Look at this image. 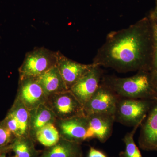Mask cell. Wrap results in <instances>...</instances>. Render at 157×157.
Segmentation results:
<instances>
[{"instance_id":"8","label":"cell","mask_w":157,"mask_h":157,"mask_svg":"<svg viewBox=\"0 0 157 157\" xmlns=\"http://www.w3.org/2000/svg\"><path fill=\"white\" fill-rule=\"evenodd\" d=\"M17 98L29 110L45 104L47 99L36 77L19 78Z\"/></svg>"},{"instance_id":"14","label":"cell","mask_w":157,"mask_h":157,"mask_svg":"<svg viewBox=\"0 0 157 157\" xmlns=\"http://www.w3.org/2000/svg\"><path fill=\"white\" fill-rule=\"evenodd\" d=\"M80 143L61 138L53 146L48 147L38 157H82Z\"/></svg>"},{"instance_id":"16","label":"cell","mask_w":157,"mask_h":157,"mask_svg":"<svg viewBox=\"0 0 157 157\" xmlns=\"http://www.w3.org/2000/svg\"><path fill=\"white\" fill-rule=\"evenodd\" d=\"M9 111L13 114L18 123L20 137L30 136L29 110L24 104L18 98H16Z\"/></svg>"},{"instance_id":"17","label":"cell","mask_w":157,"mask_h":157,"mask_svg":"<svg viewBox=\"0 0 157 157\" xmlns=\"http://www.w3.org/2000/svg\"><path fill=\"white\" fill-rule=\"evenodd\" d=\"M33 140L30 136L15 137L11 145L15 157H38L39 152L35 148Z\"/></svg>"},{"instance_id":"15","label":"cell","mask_w":157,"mask_h":157,"mask_svg":"<svg viewBox=\"0 0 157 157\" xmlns=\"http://www.w3.org/2000/svg\"><path fill=\"white\" fill-rule=\"evenodd\" d=\"M29 113L30 136L33 139L37 131L48 124H55L57 120L54 113L45 104L29 110Z\"/></svg>"},{"instance_id":"22","label":"cell","mask_w":157,"mask_h":157,"mask_svg":"<svg viewBox=\"0 0 157 157\" xmlns=\"http://www.w3.org/2000/svg\"><path fill=\"white\" fill-rule=\"evenodd\" d=\"M3 121L15 137H20L19 125L16 119L10 111Z\"/></svg>"},{"instance_id":"5","label":"cell","mask_w":157,"mask_h":157,"mask_svg":"<svg viewBox=\"0 0 157 157\" xmlns=\"http://www.w3.org/2000/svg\"><path fill=\"white\" fill-rule=\"evenodd\" d=\"M45 104L54 113L57 119L86 116L83 105L70 90L49 96Z\"/></svg>"},{"instance_id":"19","label":"cell","mask_w":157,"mask_h":157,"mask_svg":"<svg viewBox=\"0 0 157 157\" xmlns=\"http://www.w3.org/2000/svg\"><path fill=\"white\" fill-rule=\"evenodd\" d=\"M143 121L137 124L130 132L127 133L124 137L123 141L125 144V150L120 154V157H142L139 149L134 141V135L138 127Z\"/></svg>"},{"instance_id":"10","label":"cell","mask_w":157,"mask_h":157,"mask_svg":"<svg viewBox=\"0 0 157 157\" xmlns=\"http://www.w3.org/2000/svg\"><path fill=\"white\" fill-rule=\"evenodd\" d=\"M88 127L85 140L97 138L102 143L109 139L112 134L115 121L114 115L94 114L87 116Z\"/></svg>"},{"instance_id":"23","label":"cell","mask_w":157,"mask_h":157,"mask_svg":"<svg viewBox=\"0 0 157 157\" xmlns=\"http://www.w3.org/2000/svg\"><path fill=\"white\" fill-rule=\"evenodd\" d=\"M88 157H107L103 152L94 148L90 147L89 151Z\"/></svg>"},{"instance_id":"21","label":"cell","mask_w":157,"mask_h":157,"mask_svg":"<svg viewBox=\"0 0 157 157\" xmlns=\"http://www.w3.org/2000/svg\"><path fill=\"white\" fill-rule=\"evenodd\" d=\"M15 136L6 126L4 121L0 122V147L7 145L13 141Z\"/></svg>"},{"instance_id":"12","label":"cell","mask_w":157,"mask_h":157,"mask_svg":"<svg viewBox=\"0 0 157 157\" xmlns=\"http://www.w3.org/2000/svg\"><path fill=\"white\" fill-rule=\"evenodd\" d=\"M155 101L140 131L139 145L145 150L157 149V99Z\"/></svg>"},{"instance_id":"2","label":"cell","mask_w":157,"mask_h":157,"mask_svg":"<svg viewBox=\"0 0 157 157\" xmlns=\"http://www.w3.org/2000/svg\"><path fill=\"white\" fill-rule=\"evenodd\" d=\"M119 97L131 99H157L148 71L141 70L131 77L103 76L101 81Z\"/></svg>"},{"instance_id":"1","label":"cell","mask_w":157,"mask_h":157,"mask_svg":"<svg viewBox=\"0 0 157 157\" xmlns=\"http://www.w3.org/2000/svg\"><path fill=\"white\" fill-rule=\"evenodd\" d=\"M154 46L152 22L144 18L127 28L110 32L92 63L119 73L148 71Z\"/></svg>"},{"instance_id":"26","label":"cell","mask_w":157,"mask_h":157,"mask_svg":"<svg viewBox=\"0 0 157 157\" xmlns=\"http://www.w3.org/2000/svg\"><path fill=\"white\" fill-rule=\"evenodd\" d=\"M0 157H6V153L3 152L1 154H0Z\"/></svg>"},{"instance_id":"6","label":"cell","mask_w":157,"mask_h":157,"mask_svg":"<svg viewBox=\"0 0 157 157\" xmlns=\"http://www.w3.org/2000/svg\"><path fill=\"white\" fill-rule=\"evenodd\" d=\"M120 98L101 82L96 92L83 106L85 114L86 116L94 114L114 115Z\"/></svg>"},{"instance_id":"4","label":"cell","mask_w":157,"mask_h":157,"mask_svg":"<svg viewBox=\"0 0 157 157\" xmlns=\"http://www.w3.org/2000/svg\"><path fill=\"white\" fill-rule=\"evenodd\" d=\"M150 107V102L145 99L120 98L114 114L115 121L125 125L135 126L145 118Z\"/></svg>"},{"instance_id":"7","label":"cell","mask_w":157,"mask_h":157,"mask_svg":"<svg viewBox=\"0 0 157 157\" xmlns=\"http://www.w3.org/2000/svg\"><path fill=\"white\" fill-rule=\"evenodd\" d=\"M93 64L90 70L70 90L83 106L98 90L103 76L101 67Z\"/></svg>"},{"instance_id":"13","label":"cell","mask_w":157,"mask_h":157,"mask_svg":"<svg viewBox=\"0 0 157 157\" xmlns=\"http://www.w3.org/2000/svg\"><path fill=\"white\" fill-rule=\"evenodd\" d=\"M36 78L47 98L68 90L57 66L51 68Z\"/></svg>"},{"instance_id":"9","label":"cell","mask_w":157,"mask_h":157,"mask_svg":"<svg viewBox=\"0 0 157 157\" xmlns=\"http://www.w3.org/2000/svg\"><path fill=\"white\" fill-rule=\"evenodd\" d=\"M54 124L61 138L79 143L85 140L88 127L87 116L57 119Z\"/></svg>"},{"instance_id":"24","label":"cell","mask_w":157,"mask_h":157,"mask_svg":"<svg viewBox=\"0 0 157 157\" xmlns=\"http://www.w3.org/2000/svg\"><path fill=\"white\" fill-rule=\"evenodd\" d=\"M150 19L153 22L157 23V2L155 9L151 15Z\"/></svg>"},{"instance_id":"3","label":"cell","mask_w":157,"mask_h":157,"mask_svg":"<svg viewBox=\"0 0 157 157\" xmlns=\"http://www.w3.org/2000/svg\"><path fill=\"white\" fill-rule=\"evenodd\" d=\"M58 51L44 47L34 48L25 55L19 69L20 78L37 77L57 65Z\"/></svg>"},{"instance_id":"27","label":"cell","mask_w":157,"mask_h":157,"mask_svg":"<svg viewBox=\"0 0 157 157\" xmlns=\"http://www.w3.org/2000/svg\"></svg>"},{"instance_id":"20","label":"cell","mask_w":157,"mask_h":157,"mask_svg":"<svg viewBox=\"0 0 157 157\" xmlns=\"http://www.w3.org/2000/svg\"><path fill=\"white\" fill-rule=\"evenodd\" d=\"M153 28L154 46L152 59L148 72L152 85L157 92V23L152 21Z\"/></svg>"},{"instance_id":"11","label":"cell","mask_w":157,"mask_h":157,"mask_svg":"<svg viewBox=\"0 0 157 157\" xmlns=\"http://www.w3.org/2000/svg\"><path fill=\"white\" fill-rule=\"evenodd\" d=\"M58 68L68 90L92 67L91 64H83L68 58L58 51Z\"/></svg>"},{"instance_id":"25","label":"cell","mask_w":157,"mask_h":157,"mask_svg":"<svg viewBox=\"0 0 157 157\" xmlns=\"http://www.w3.org/2000/svg\"><path fill=\"white\" fill-rule=\"evenodd\" d=\"M6 150H7V148L5 147H0V154L4 152V151H5Z\"/></svg>"},{"instance_id":"18","label":"cell","mask_w":157,"mask_h":157,"mask_svg":"<svg viewBox=\"0 0 157 157\" xmlns=\"http://www.w3.org/2000/svg\"><path fill=\"white\" fill-rule=\"evenodd\" d=\"M34 139L48 147L56 144L60 139V136L55 124L50 123L37 131L33 138Z\"/></svg>"}]
</instances>
